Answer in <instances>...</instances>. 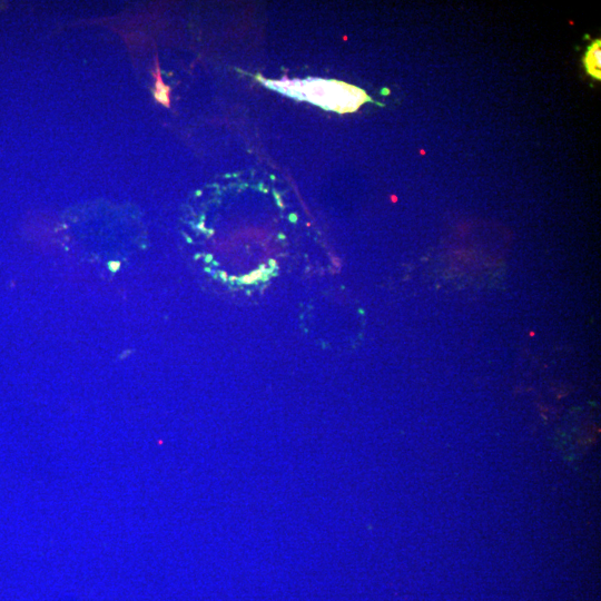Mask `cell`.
Masks as SVG:
<instances>
[{"label": "cell", "instance_id": "1", "mask_svg": "<svg viewBox=\"0 0 601 601\" xmlns=\"http://www.w3.org/2000/svg\"><path fill=\"white\" fill-rule=\"evenodd\" d=\"M262 82L283 95L298 100H307L326 110L339 114L356 111L365 102L373 99L363 89L336 80L306 79V80H265Z\"/></svg>", "mask_w": 601, "mask_h": 601}, {"label": "cell", "instance_id": "2", "mask_svg": "<svg viewBox=\"0 0 601 601\" xmlns=\"http://www.w3.org/2000/svg\"><path fill=\"white\" fill-rule=\"evenodd\" d=\"M585 72L594 80L601 79V40L594 39L588 46L582 59Z\"/></svg>", "mask_w": 601, "mask_h": 601}, {"label": "cell", "instance_id": "3", "mask_svg": "<svg viewBox=\"0 0 601 601\" xmlns=\"http://www.w3.org/2000/svg\"><path fill=\"white\" fill-rule=\"evenodd\" d=\"M155 63H156V71H155V91H154V97L157 101H159L160 104L165 105V106H169V87H167L166 85H164L162 80H161V77H160V71H159V68H158V61L157 59H155Z\"/></svg>", "mask_w": 601, "mask_h": 601}]
</instances>
